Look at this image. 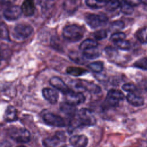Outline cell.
Returning a JSON list of instances; mask_svg holds the SVG:
<instances>
[{
	"instance_id": "obj_1",
	"label": "cell",
	"mask_w": 147,
	"mask_h": 147,
	"mask_svg": "<svg viewBox=\"0 0 147 147\" xmlns=\"http://www.w3.org/2000/svg\"><path fill=\"white\" fill-rule=\"evenodd\" d=\"M84 33L83 27L76 24L66 25L63 28L62 32L63 37L70 42H76L80 40L83 38Z\"/></svg>"
},
{
	"instance_id": "obj_2",
	"label": "cell",
	"mask_w": 147,
	"mask_h": 147,
	"mask_svg": "<svg viewBox=\"0 0 147 147\" xmlns=\"http://www.w3.org/2000/svg\"><path fill=\"white\" fill-rule=\"evenodd\" d=\"M78 121L80 125L92 126L95 125L96 119L92 111L86 108H82L78 112Z\"/></svg>"
},
{
	"instance_id": "obj_3",
	"label": "cell",
	"mask_w": 147,
	"mask_h": 147,
	"mask_svg": "<svg viewBox=\"0 0 147 147\" xmlns=\"http://www.w3.org/2000/svg\"><path fill=\"white\" fill-rule=\"evenodd\" d=\"M9 136L13 140L20 143H26L30 140V134L25 128L13 127L10 130Z\"/></svg>"
},
{
	"instance_id": "obj_4",
	"label": "cell",
	"mask_w": 147,
	"mask_h": 147,
	"mask_svg": "<svg viewBox=\"0 0 147 147\" xmlns=\"http://www.w3.org/2000/svg\"><path fill=\"white\" fill-rule=\"evenodd\" d=\"M107 20V17L103 14H88L85 17L86 23L92 29L97 28L105 24Z\"/></svg>"
},
{
	"instance_id": "obj_5",
	"label": "cell",
	"mask_w": 147,
	"mask_h": 147,
	"mask_svg": "<svg viewBox=\"0 0 147 147\" xmlns=\"http://www.w3.org/2000/svg\"><path fill=\"white\" fill-rule=\"evenodd\" d=\"M33 32V27L26 24H17L14 29V36L18 40H24L28 38Z\"/></svg>"
},
{
	"instance_id": "obj_6",
	"label": "cell",
	"mask_w": 147,
	"mask_h": 147,
	"mask_svg": "<svg viewBox=\"0 0 147 147\" xmlns=\"http://www.w3.org/2000/svg\"><path fill=\"white\" fill-rule=\"evenodd\" d=\"M124 98V94L121 91L117 89H111L107 94L105 101L108 106L114 107L117 106Z\"/></svg>"
},
{
	"instance_id": "obj_7",
	"label": "cell",
	"mask_w": 147,
	"mask_h": 147,
	"mask_svg": "<svg viewBox=\"0 0 147 147\" xmlns=\"http://www.w3.org/2000/svg\"><path fill=\"white\" fill-rule=\"evenodd\" d=\"M45 122L51 126L55 127H64L66 125L64 119L59 115L51 113H47L43 115Z\"/></svg>"
},
{
	"instance_id": "obj_8",
	"label": "cell",
	"mask_w": 147,
	"mask_h": 147,
	"mask_svg": "<svg viewBox=\"0 0 147 147\" xmlns=\"http://www.w3.org/2000/svg\"><path fill=\"white\" fill-rule=\"evenodd\" d=\"M21 7L17 5H12L7 7L3 11L4 17L8 21H14L22 15Z\"/></svg>"
},
{
	"instance_id": "obj_9",
	"label": "cell",
	"mask_w": 147,
	"mask_h": 147,
	"mask_svg": "<svg viewBox=\"0 0 147 147\" xmlns=\"http://www.w3.org/2000/svg\"><path fill=\"white\" fill-rule=\"evenodd\" d=\"M65 102L74 106L83 103L86 99L84 95L80 92L69 91L65 95Z\"/></svg>"
},
{
	"instance_id": "obj_10",
	"label": "cell",
	"mask_w": 147,
	"mask_h": 147,
	"mask_svg": "<svg viewBox=\"0 0 147 147\" xmlns=\"http://www.w3.org/2000/svg\"><path fill=\"white\" fill-rule=\"evenodd\" d=\"M75 86L76 88L88 91L90 92L98 93L100 91V88L99 86L93 83L86 80H76L75 82Z\"/></svg>"
},
{
	"instance_id": "obj_11",
	"label": "cell",
	"mask_w": 147,
	"mask_h": 147,
	"mask_svg": "<svg viewBox=\"0 0 147 147\" xmlns=\"http://www.w3.org/2000/svg\"><path fill=\"white\" fill-rule=\"evenodd\" d=\"M49 83L52 87L60 91L64 95L70 91L68 86L61 78L57 76H53L49 80Z\"/></svg>"
},
{
	"instance_id": "obj_12",
	"label": "cell",
	"mask_w": 147,
	"mask_h": 147,
	"mask_svg": "<svg viewBox=\"0 0 147 147\" xmlns=\"http://www.w3.org/2000/svg\"><path fill=\"white\" fill-rule=\"evenodd\" d=\"M69 142L73 147H86L88 140L84 134H76L70 137Z\"/></svg>"
},
{
	"instance_id": "obj_13",
	"label": "cell",
	"mask_w": 147,
	"mask_h": 147,
	"mask_svg": "<svg viewBox=\"0 0 147 147\" xmlns=\"http://www.w3.org/2000/svg\"><path fill=\"white\" fill-rule=\"evenodd\" d=\"M43 97L51 104L57 103L59 99L58 93L54 90L50 88H44L42 90Z\"/></svg>"
},
{
	"instance_id": "obj_14",
	"label": "cell",
	"mask_w": 147,
	"mask_h": 147,
	"mask_svg": "<svg viewBox=\"0 0 147 147\" xmlns=\"http://www.w3.org/2000/svg\"><path fill=\"white\" fill-rule=\"evenodd\" d=\"M62 134L58 133L55 136L45 138L42 141V144L45 147H56L62 140Z\"/></svg>"
},
{
	"instance_id": "obj_15",
	"label": "cell",
	"mask_w": 147,
	"mask_h": 147,
	"mask_svg": "<svg viewBox=\"0 0 147 147\" xmlns=\"http://www.w3.org/2000/svg\"><path fill=\"white\" fill-rule=\"evenodd\" d=\"M21 10L22 13L27 17L32 16L35 12V5L33 2L32 1L27 0L25 1L21 6Z\"/></svg>"
},
{
	"instance_id": "obj_16",
	"label": "cell",
	"mask_w": 147,
	"mask_h": 147,
	"mask_svg": "<svg viewBox=\"0 0 147 147\" xmlns=\"http://www.w3.org/2000/svg\"><path fill=\"white\" fill-rule=\"evenodd\" d=\"M126 100L130 105L134 106H141L145 103L143 97L138 95L134 92L129 93L126 96Z\"/></svg>"
},
{
	"instance_id": "obj_17",
	"label": "cell",
	"mask_w": 147,
	"mask_h": 147,
	"mask_svg": "<svg viewBox=\"0 0 147 147\" xmlns=\"http://www.w3.org/2000/svg\"><path fill=\"white\" fill-rule=\"evenodd\" d=\"M4 119L6 122H11L17 120V111L13 106H9L4 113Z\"/></svg>"
},
{
	"instance_id": "obj_18",
	"label": "cell",
	"mask_w": 147,
	"mask_h": 147,
	"mask_svg": "<svg viewBox=\"0 0 147 147\" xmlns=\"http://www.w3.org/2000/svg\"><path fill=\"white\" fill-rule=\"evenodd\" d=\"M60 109L63 113L71 117H73L76 115L77 110L75 106L69 104L65 102L60 104Z\"/></svg>"
},
{
	"instance_id": "obj_19",
	"label": "cell",
	"mask_w": 147,
	"mask_h": 147,
	"mask_svg": "<svg viewBox=\"0 0 147 147\" xmlns=\"http://www.w3.org/2000/svg\"><path fill=\"white\" fill-rule=\"evenodd\" d=\"M82 52L83 56L87 59H95L100 56V52L98 47L85 50Z\"/></svg>"
},
{
	"instance_id": "obj_20",
	"label": "cell",
	"mask_w": 147,
	"mask_h": 147,
	"mask_svg": "<svg viewBox=\"0 0 147 147\" xmlns=\"http://www.w3.org/2000/svg\"><path fill=\"white\" fill-rule=\"evenodd\" d=\"M96 47H98V42L95 40L91 38H87L84 40L80 44L79 46V49L83 52L85 50Z\"/></svg>"
},
{
	"instance_id": "obj_21",
	"label": "cell",
	"mask_w": 147,
	"mask_h": 147,
	"mask_svg": "<svg viewBox=\"0 0 147 147\" xmlns=\"http://www.w3.org/2000/svg\"><path fill=\"white\" fill-rule=\"evenodd\" d=\"M67 72L71 75L75 76H78L82 75L85 74L86 73L88 72V71L83 68L78 67H68L66 69Z\"/></svg>"
},
{
	"instance_id": "obj_22",
	"label": "cell",
	"mask_w": 147,
	"mask_h": 147,
	"mask_svg": "<svg viewBox=\"0 0 147 147\" xmlns=\"http://www.w3.org/2000/svg\"><path fill=\"white\" fill-rule=\"evenodd\" d=\"M107 1H96V0H87L86 3L87 6L92 9L102 8L106 5Z\"/></svg>"
},
{
	"instance_id": "obj_23",
	"label": "cell",
	"mask_w": 147,
	"mask_h": 147,
	"mask_svg": "<svg viewBox=\"0 0 147 147\" xmlns=\"http://www.w3.org/2000/svg\"><path fill=\"white\" fill-rule=\"evenodd\" d=\"M136 37L142 44H147V26L139 29L136 33Z\"/></svg>"
},
{
	"instance_id": "obj_24",
	"label": "cell",
	"mask_w": 147,
	"mask_h": 147,
	"mask_svg": "<svg viewBox=\"0 0 147 147\" xmlns=\"http://www.w3.org/2000/svg\"><path fill=\"white\" fill-rule=\"evenodd\" d=\"M121 11L126 15H130L133 13V7L129 5L126 1L120 2Z\"/></svg>"
},
{
	"instance_id": "obj_25",
	"label": "cell",
	"mask_w": 147,
	"mask_h": 147,
	"mask_svg": "<svg viewBox=\"0 0 147 147\" xmlns=\"http://www.w3.org/2000/svg\"><path fill=\"white\" fill-rule=\"evenodd\" d=\"M87 67L93 72L99 73L103 71V63L101 61H95L90 63Z\"/></svg>"
},
{
	"instance_id": "obj_26",
	"label": "cell",
	"mask_w": 147,
	"mask_h": 147,
	"mask_svg": "<svg viewBox=\"0 0 147 147\" xmlns=\"http://www.w3.org/2000/svg\"><path fill=\"white\" fill-rule=\"evenodd\" d=\"M115 44L117 48H118L119 49H122V50L127 51V50H129L131 48L130 42L128 40H126L125 39L120 40V41L115 42Z\"/></svg>"
},
{
	"instance_id": "obj_27",
	"label": "cell",
	"mask_w": 147,
	"mask_h": 147,
	"mask_svg": "<svg viewBox=\"0 0 147 147\" xmlns=\"http://www.w3.org/2000/svg\"><path fill=\"white\" fill-rule=\"evenodd\" d=\"M133 65L136 68L143 70H147V58L143 57L138 59L134 63Z\"/></svg>"
},
{
	"instance_id": "obj_28",
	"label": "cell",
	"mask_w": 147,
	"mask_h": 147,
	"mask_svg": "<svg viewBox=\"0 0 147 147\" xmlns=\"http://www.w3.org/2000/svg\"><path fill=\"white\" fill-rule=\"evenodd\" d=\"M126 38V34L123 32H115L111 34L110 36V40L114 43L122 40H124Z\"/></svg>"
},
{
	"instance_id": "obj_29",
	"label": "cell",
	"mask_w": 147,
	"mask_h": 147,
	"mask_svg": "<svg viewBox=\"0 0 147 147\" xmlns=\"http://www.w3.org/2000/svg\"><path fill=\"white\" fill-rule=\"evenodd\" d=\"M105 7L106 10L109 11H113L120 7V2L117 1H107Z\"/></svg>"
},
{
	"instance_id": "obj_30",
	"label": "cell",
	"mask_w": 147,
	"mask_h": 147,
	"mask_svg": "<svg viewBox=\"0 0 147 147\" xmlns=\"http://www.w3.org/2000/svg\"><path fill=\"white\" fill-rule=\"evenodd\" d=\"M94 37L98 40H100L106 38L107 36V32L104 29H100L98 31H96L93 34Z\"/></svg>"
},
{
	"instance_id": "obj_31",
	"label": "cell",
	"mask_w": 147,
	"mask_h": 147,
	"mask_svg": "<svg viewBox=\"0 0 147 147\" xmlns=\"http://www.w3.org/2000/svg\"><path fill=\"white\" fill-rule=\"evenodd\" d=\"M124 22L122 21H115L111 24L110 27L113 30H120L124 27Z\"/></svg>"
},
{
	"instance_id": "obj_32",
	"label": "cell",
	"mask_w": 147,
	"mask_h": 147,
	"mask_svg": "<svg viewBox=\"0 0 147 147\" xmlns=\"http://www.w3.org/2000/svg\"><path fill=\"white\" fill-rule=\"evenodd\" d=\"M122 88L124 91L129 92V93L134 92L136 90V86L133 83H125L122 86Z\"/></svg>"
},
{
	"instance_id": "obj_33",
	"label": "cell",
	"mask_w": 147,
	"mask_h": 147,
	"mask_svg": "<svg viewBox=\"0 0 147 147\" xmlns=\"http://www.w3.org/2000/svg\"><path fill=\"white\" fill-rule=\"evenodd\" d=\"M0 37L4 39L8 38L9 37V33L5 25L2 24H0Z\"/></svg>"
},
{
	"instance_id": "obj_34",
	"label": "cell",
	"mask_w": 147,
	"mask_h": 147,
	"mask_svg": "<svg viewBox=\"0 0 147 147\" xmlns=\"http://www.w3.org/2000/svg\"><path fill=\"white\" fill-rule=\"evenodd\" d=\"M105 52L107 55L113 56L115 53L117 52V50L115 48L112 47H107L105 48Z\"/></svg>"
},
{
	"instance_id": "obj_35",
	"label": "cell",
	"mask_w": 147,
	"mask_h": 147,
	"mask_svg": "<svg viewBox=\"0 0 147 147\" xmlns=\"http://www.w3.org/2000/svg\"><path fill=\"white\" fill-rule=\"evenodd\" d=\"M126 2L133 7L134 6H137L141 3L140 1H127Z\"/></svg>"
},
{
	"instance_id": "obj_36",
	"label": "cell",
	"mask_w": 147,
	"mask_h": 147,
	"mask_svg": "<svg viewBox=\"0 0 147 147\" xmlns=\"http://www.w3.org/2000/svg\"><path fill=\"white\" fill-rule=\"evenodd\" d=\"M140 2H141V3H142L143 4L147 5V1H141Z\"/></svg>"
},
{
	"instance_id": "obj_37",
	"label": "cell",
	"mask_w": 147,
	"mask_h": 147,
	"mask_svg": "<svg viewBox=\"0 0 147 147\" xmlns=\"http://www.w3.org/2000/svg\"><path fill=\"white\" fill-rule=\"evenodd\" d=\"M17 147H26V146H23V145H20V146H17Z\"/></svg>"
},
{
	"instance_id": "obj_38",
	"label": "cell",
	"mask_w": 147,
	"mask_h": 147,
	"mask_svg": "<svg viewBox=\"0 0 147 147\" xmlns=\"http://www.w3.org/2000/svg\"><path fill=\"white\" fill-rule=\"evenodd\" d=\"M1 59H2V56H1V55L0 54V60H1Z\"/></svg>"
}]
</instances>
